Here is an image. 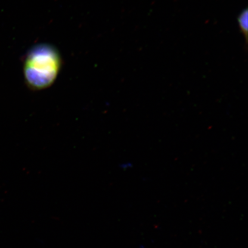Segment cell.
I'll return each mask as SVG.
<instances>
[{
  "instance_id": "cell-2",
  "label": "cell",
  "mask_w": 248,
  "mask_h": 248,
  "mask_svg": "<svg viewBox=\"0 0 248 248\" xmlns=\"http://www.w3.org/2000/svg\"><path fill=\"white\" fill-rule=\"evenodd\" d=\"M238 25L241 32L246 38V42L248 41V9H244L238 16L237 18Z\"/></svg>"
},
{
  "instance_id": "cell-1",
  "label": "cell",
  "mask_w": 248,
  "mask_h": 248,
  "mask_svg": "<svg viewBox=\"0 0 248 248\" xmlns=\"http://www.w3.org/2000/svg\"><path fill=\"white\" fill-rule=\"evenodd\" d=\"M60 66V55L54 47L46 45L35 46L24 62V73L28 85L35 90L48 88L55 81Z\"/></svg>"
}]
</instances>
